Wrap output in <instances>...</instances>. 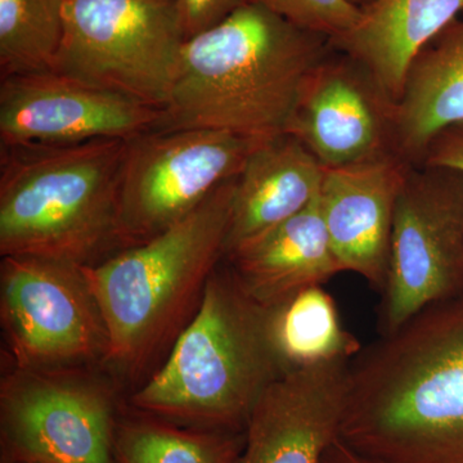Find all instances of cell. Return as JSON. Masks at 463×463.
I'll return each mask as SVG.
<instances>
[{
    "mask_svg": "<svg viewBox=\"0 0 463 463\" xmlns=\"http://www.w3.org/2000/svg\"><path fill=\"white\" fill-rule=\"evenodd\" d=\"M340 438L380 463H463V294L353 359Z\"/></svg>",
    "mask_w": 463,
    "mask_h": 463,
    "instance_id": "cell-1",
    "label": "cell"
},
{
    "mask_svg": "<svg viewBox=\"0 0 463 463\" xmlns=\"http://www.w3.org/2000/svg\"><path fill=\"white\" fill-rule=\"evenodd\" d=\"M332 51L325 36L250 2L185 41L158 129L257 138L285 133L310 76Z\"/></svg>",
    "mask_w": 463,
    "mask_h": 463,
    "instance_id": "cell-2",
    "label": "cell"
},
{
    "mask_svg": "<svg viewBox=\"0 0 463 463\" xmlns=\"http://www.w3.org/2000/svg\"><path fill=\"white\" fill-rule=\"evenodd\" d=\"M236 181L157 236L83 265L108 330L106 364L118 373H141L196 313L224 259Z\"/></svg>",
    "mask_w": 463,
    "mask_h": 463,
    "instance_id": "cell-3",
    "label": "cell"
},
{
    "mask_svg": "<svg viewBox=\"0 0 463 463\" xmlns=\"http://www.w3.org/2000/svg\"><path fill=\"white\" fill-rule=\"evenodd\" d=\"M125 139L0 146V255L78 265L123 250Z\"/></svg>",
    "mask_w": 463,
    "mask_h": 463,
    "instance_id": "cell-4",
    "label": "cell"
},
{
    "mask_svg": "<svg viewBox=\"0 0 463 463\" xmlns=\"http://www.w3.org/2000/svg\"><path fill=\"white\" fill-rule=\"evenodd\" d=\"M285 373L268 307L250 297L230 265H219L166 361L130 404L157 419L246 425L260 395Z\"/></svg>",
    "mask_w": 463,
    "mask_h": 463,
    "instance_id": "cell-5",
    "label": "cell"
},
{
    "mask_svg": "<svg viewBox=\"0 0 463 463\" xmlns=\"http://www.w3.org/2000/svg\"><path fill=\"white\" fill-rule=\"evenodd\" d=\"M53 71L165 109L185 39L176 0H62Z\"/></svg>",
    "mask_w": 463,
    "mask_h": 463,
    "instance_id": "cell-6",
    "label": "cell"
},
{
    "mask_svg": "<svg viewBox=\"0 0 463 463\" xmlns=\"http://www.w3.org/2000/svg\"><path fill=\"white\" fill-rule=\"evenodd\" d=\"M263 139L213 129H155L128 139L118 203L123 249L190 215L239 176Z\"/></svg>",
    "mask_w": 463,
    "mask_h": 463,
    "instance_id": "cell-7",
    "label": "cell"
},
{
    "mask_svg": "<svg viewBox=\"0 0 463 463\" xmlns=\"http://www.w3.org/2000/svg\"><path fill=\"white\" fill-rule=\"evenodd\" d=\"M381 336L463 294V173L411 166L395 207Z\"/></svg>",
    "mask_w": 463,
    "mask_h": 463,
    "instance_id": "cell-8",
    "label": "cell"
},
{
    "mask_svg": "<svg viewBox=\"0 0 463 463\" xmlns=\"http://www.w3.org/2000/svg\"><path fill=\"white\" fill-rule=\"evenodd\" d=\"M0 315L14 367L70 371L108 359V330L83 265L2 258Z\"/></svg>",
    "mask_w": 463,
    "mask_h": 463,
    "instance_id": "cell-9",
    "label": "cell"
},
{
    "mask_svg": "<svg viewBox=\"0 0 463 463\" xmlns=\"http://www.w3.org/2000/svg\"><path fill=\"white\" fill-rule=\"evenodd\" d=\"M72 371L14 367L2 380L3 435L17 461L118 463L109 389Z\"/></svg>",
    "mask_w": 463,
    "mask_h": 463,
    "instance_id": "cell-10",
    "label": "cell"
},
{
    "mask_svg": "<svg viewBox=\"0 0 463 463\" xmlns=\"http://www.w3.org/2000/svg\"><path fill=\"white\" fill-rule=\"evenodd\" d=\"M0 80V146L128 141L163 124V109L60 72Z\"/></svg>",
    "mask_w": 463,
    "mask_h": 463,
    "instance_id": "cell-11",
    "label": "cell"
},
{
    "mask_svg": "<svg viewBox=\"0 0 463 463\" xmlns=\"http://www.w3.org/2000/svg\"><path fill=\"white\" fill-rule=\"evenodd\" d=\"M397 100L373 72L334 47L310 76L285 133L326 169L394 155Z\"/></svg>",
    "mask_w": 463,
    "mask_h": 463,
    "instance_id": "cell-12",
    "label": "cell"
},
{
    "mask_svg": "<svg viewBox=\"0 0 463 463\" xmlns=\"http://www.w3.org/2000/svg\"><path fill=\"white\" fill-rule=\"evenodd\" d=\"M350 364L298 368L270 383L250 413L237 463H321L341 435Z\"/></svg>",
    "mask_w": 463,
    "mask_h": 463,
    "instance_id": "cell-13",
    "label": "cell"
},
{
    "mask_svg": "<svg viewBox=\"0 0 463 463\" xmlns=\"http://www.w3.org/2000/svg\"><path fill=\"white\" fill-rule=\"evenodd\" d=\"M411 165L395 155L330 167L319 203L343 272L364 277L383 292L388 277L395 207Z\"/></svg>",
    "mask_w": 463,
    "mask_h": 463,
    "instance_id": "cell-14",
    "label": "cell"
},
{
    "mask_svg": "<svg viewBox=\"0 0 463 463\" xmlns=\"http://www.w3.org/2000/svg\"><path fill=\"white\" fill-rule=\"evenodd\" d=\"M323 176L325 167L291 134L259 143L237 176L224 259L312 205Z\"/></svg>",
    "mask_w": 463,
    "mask_h": 463,
    "instance_id": "cell-15",
    "label": "cell"
},
{
    "mask_svg": "<svg viewBox=\"0 0 463 463\" xmlns=\"http://www.w3.org/2000/svg\"><path fill=\"white\" fill-rule=\"evenodd\" d=\"M243 289L272 307L300 289L343 272L335 257L318 199L260 240L225 258Z\"/></svg>",
    "mask_w": 463,
    "mask_h": 463,
    "instance_id": "cell-16",
    "label": "cell"
},
{
    "mask_svg": "<svg viewBox=\"0 0 463 463\" xmlns=\"http://www.w3.org/2000/svg\"><path fill=\"white\" fill-rule=\"evenodd\" d=\"M463 121V16L413 58L395 109V156L421 165L441 130Z\"/></svg>",
    "mask_w": 463,
    "mask_h": 463,
    "instance_id": "cell-17",
    "label": "cell"
},
{
    "mask_svg": "<svg viewBox=\"0 0 463 463\" xmlns=\"http://www.w3.org/2000/svg\"><path fill=\"white\" fill-rule=\"evenodd\" d=\"M462 12L463 0H373L354 32L332 45L367 67L398 102L413 58Z\"/></svg>",
    "mask_w": 463,
    "mask_h": 463,
    "instance_id": "cell-18",
    "label": "cell"
},
{
    "mask_svg": "<svg viewBox=\"0 0 463 463\" xmlns=\"http://www.w3.org/2000/svg\"><path fill=\"white\" fill-rule=\"evenodd\" d=\"M267 307L270 339L286 373L326 362L352 361L362 350L341 325L334 298L322 286L300 289Z\"/></svg>",
    "mask_w": 463,
    "mask_h": 463,
    "instance_id": "cell-19",
    "label": "cell"
},
{
    "mask_svg": "<svg viewBox=\"0 0 463 463\" xmlns=\"http://www.w3.org/2000/svg\"><path fill=\"white\" fill-rule=\"evenodd\" d=\"M62 36V0H0L2 79L53 71Z\"/></svg>",
    "mask_w": 463,
    "mask_h": 463,
    "instance_id": "cell-20",
    "label": "cell"
},
{
    "mask_svg": "<svg viewBox=\"0 0 463 463\" xmlns=\"http://www.w3.org/2000/svg\"><path fill=\"white\" fill-rule=\"evenodd\" d=\"M118 463H233L230 443L155 420H137L116 434ZM237 463V462H236Z\"/></svg>",
    "mask_w": 463,
    "mask_h": 463,
    "instance_id": "cell-21",
    "label": "cell"
},
{
    "mask_svg": "<svg viewBox=\"0 0 463 463\" xmlns=\"http://www.w3.org/2000/svg\"><path fill=\"white\" fill-rule=\"evenodd\" d=\"M279 14L292 25L325 36L335 43L354 32L364 8L350 0H251Z\"/></svg>",
    "mask_w": 463,
    "mask_h": 463,
    "instance_id": "cell-22",
    "label": "cell"
},
{
    "mask_svg": "<svg viewBox=\"0 0 463 463\" xmlns=\"http://www.w3.org/2000/svg\"><path fill=\"white\" fill-rule=\"evenodd\" d=\"M251 0H176L185 39L212 29Z\"/></svg>",
    "mask_w": 463,
    "mask_h": 463,
    "instance_id": "cell-23",
    "label": "cell"
},
{
    "mask_svg": "<svg viewBox=\"0 0 463 463\" xmlns=\"http://www.w3.org/2000/svg\"><path fill=\"white\" fill-rule=\"evenodd\" d=\"M420 166L444 167L463 173V121L450 125L432 139Z\"/></svg>",
    "mask_w": 463,
    "mask_h": 463,
    "instance_id": "cell-24",
    "label": "cell"
},
{
    "mask_svg": "<svg viewBox=\"0 0 463 463\" xmlns=\"http://www.w3.org/2000/svg\"><path fill=\"white\" fill-rule=\"evenodd\" d=\"M321 463H380L370 457L356 452L352 447L347 446L343 439L339 438L323 456Z\"/></svg>",
    "mask_w": 463,
    "mask_h": 463,
    "instance_id": "cell-25",
    "label": "cell"
},
{
    "mask_svg": "<svg viewBox=\"0 0 463 463\" xmlns=\"http://www.w3.org/2000/svg\"><path fill=\"white\" fill-rule=\"evenodd\" d=\"M350 2L354 3L358 7L364 8L367 7L368 5H371L373 0H350Z\"/></svg>",
    "mask_w": 463,
    "mask_h": 463,
    "instance_id": "cell-26",
    "label": "cell"
},
{
    "mask_svg": "<svg viewBox=\"0 0 463 463\" xmlns=\"http://www.w3.org/2000/svg\"><path fill=\"white\" fill-rule=\"evenodd\" d=\"M18 463H26V462H21V461H18Z\"/></svg>",
    "mask_w": 463,
    "mask_h": 463,
    "instance_id": "cell-27",
    "label": "cell"
}]
</instances>
